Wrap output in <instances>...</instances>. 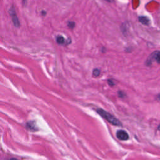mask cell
Masks as SVG:
<instances>
[{"label": "cell", "mask_w": 160, "mask_h": 160, "mask_svg": "<svg viewBox=\"0 0 160 160\" xmlns=\"http://www.w3.org/2000/svg\"><path fill=\"white\" fill-rule=\"evenodd\" d=\"M153 61H156L158 63H160V51H157L153 52L147 59L146 64L149 65Z\"/></svg>", "instance_id": "cell-2"}, {"label": "cell", "mask_w": 160, "mask_h": 160, "mask_svg": "<svg viewBox=\"0 0 160 160\" xmlns=\"http://www.w3.org/2000/svg\"><path fill=\"white\" fill-rule=\"evenodd\" d=\"M108 83H109V84L110 85V86H113V85H114V83H113V82L110 79V80H108Z\"/></svg>", "instance_id": "cell-10"}, {"label": "cell", "mask_w": 160, "mask_h": 160, "mask_svg": "<svg viewBox=\"0 0 160 160\" xmlns=\"http://www.w3.org/2000/svg\"><path fill=\"white\" fill-rule=\"evenodd\" d=\"M9 160H18V159H16V158H11V159H10Z\"/></svg>", "instance_id": "cell-13"}, {"label": "cell", "mask_w": 160, "mask_h": 160, "mask_svg": "<svg viewBox=\"0 0 160 160\" xmlns=\"http://www.w3.org/2000/svg\"><path fill=\"white\" fill-rule=\"evenodd\" d=\"M92 74H93V76H94L95 77H98L99 76L100 74V70L99 69H94L93 70V72H92Z\"/></svg>", "instance_id": "cell-8"}, {"label": "cell", "mask_w": 160, "mask_h": 160, "mask_svg": "<svg viewBox=\"0 0 160 160\" xmlns=\"http://www.w3.org/2000/svg\"><path fill=\"white\" fill-rule=\"evenodd\" d=\"M68 26H69L70 28L72 29V28L75 26V23H74V22H72V21L69 22H68Z\"/></svg>", "instance_id": "cell-9"}, {"label": "cell", "mask_w": 160, "mask_h": 160, "mask_svg": "<svg viewBox=\"0 0 160 160\" xmlns=\"http://www.w3.org/2000/svg\"><path fill=\"white\" fill-rule=\"evenodd\" d=\"M9 15L11 18V19H12V22H13L14 25L17 28L19 27L20 22H19V19L18 18V16L16 14V11L14 9V7L10 8V9H9Z\"/></svg>", "instance_id": "cell-3"}, {"label": "cell", "mask_w": 160, "mask_h": 160, "mask_svg": "<svg viewBox=\"0 0 160 160\" xmlns=\"http://www.w3.org/2000/svg\"><path fill=\"white\" fill-rule=\"evenodd\" d=\"M26 128L32 131H38V128L36 124V122L34 121H29L26 123Z\"/></svg>", "instance_id": "cell-5"}, {"label": "cell", "mask_w": 160, "mask_h": 160, "mask_svg": "<svg viewBox=\"0 0 160 160\" xmlns=\"http://www.w3.org/2000/svg\"><path fill=\"white\" fill-rule=\"evenodd\" d=\"M158 130H159V131H160V125L158 126Z\"/></svg>", "instance_id": "cell-14"}, {"label": "cell", "mask_w": 160, "mask_h": 160, "mask_svg": "<svg viewBox=\"0 0 160 160\" xmlns=\"http://www.w3.org/2000/svg\"><path fill=\"white\" fill-rule=\"evenodd\" d=\"M157 98L159 99V100H160V93L158 95V97H157Z\"/></svg>", "instance_id": "cell-12"}, {"label": "cell", "mask_w": 160, "mask_h": 160, "mask_svg": "<svg viewBox=\"0 0 160 160\" xmlns=\"http://www.w3.org/2000/svg\"><path fill=\"white\" fill-rule=\"evenodd\" d=\"M139 21L144 25H149L150 23V20L147 16H139Z\"/></svg>", "instance_id": "cell-6"}, {"label": "cell", "mask_w": 160, "mask_h": 160, "mask_svg": "<svg viewBox=\"0 0 160 160\" xmlns=\"http://www.w3.org/2000/svg\"><path fill=\"white\" fill-rule=\"evenodd\" d=\"M124 94L122 93V92H121V91H119V97L122 98V97H124Z\"/></svg>", "instance_id": "cell-11"}, {"label": "cell", "mask_w": 160, "mask_h": 160, "mask_svg": "<svg viewBox=\"0 0 160 160\" xmlns=\"http://www.w3.org/2000/svg\"><path fill=\"white\" fill-rule=\"evenodd\" d=\"M96 111L102 118L105 119L106 121H108L109 122H110L112 125L118 126H122V123L119 121V119H117L116 117H114L111 114H110L109 112L104 111V109H102L101 108L97 109Z\"/></svg>", "instance_id": "cell-1"}, {"label": "cell", "mask_w": 160, "mask_h": 160, "mask_svg": "<svg viewBox=\"0 0 160 160\" xmlns=\"http://www.w3.org/2000/svg\"><path fill=\"white\" fill-rule=\"evenodd\" d=\"M56 42L59 44H65V39L63 36H58L56 37Z\"/></svg>", "instance_id": "cell-7"}, {"label": "cell", "mask_w": 160, "mask_h": 160, "mask_svg": "<svg viewBox=\"0 0 160 160\" xmlns=\"http://www.w3.org/2000/svg\"><path fill=\"white\" fill-rule=\"evenodd\" d=\"M117 138L121 141H126L129 139V135L128 132L124 130H118L116 132Z\"/></svg>", "instance_id": "cell-4"}]
</instances>
